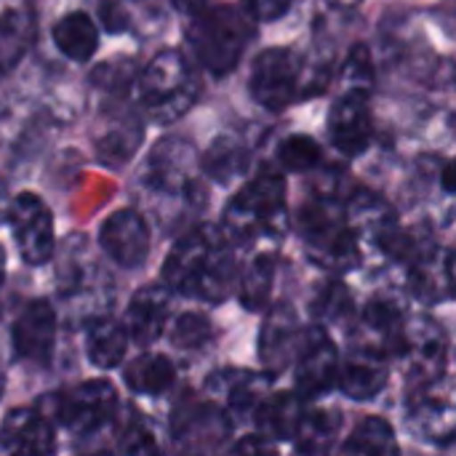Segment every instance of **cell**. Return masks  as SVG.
<instances>
[{
    "mask_svg": "<svg viewBox=\"0 0 456 456\" xmlns=\"http://www.w3.org/2000/svg\"><path fill=\"white\" fill-rule=\"evenodd\" d=\"M238 246L214 224L182 235L163 262V286L198 302H224L238 286Z\"/></svg>",
    "mask_w": 456,
    "mask_h": 456,
    "instance_id": "obj_1",
    "label": "cell"
},
{
    "mask_svg": "<svg viewBox=\"0 0 456 456\" xmlns=\"http://www.w3.org/2000/svg\"><path fill=\"white\" fill-rule=\"evenodd\" d=\"M299 232L305 240V254L313 265L342 275L358 270L363 262L361 240L347 224L342 179L323 176L310 200L299 211Z\"/></svg>",
    "mask_w": 456,
    "mask_h": 456,
    "instance_id": "obj_2",
    "label": "cell"
},
{
    "mask_svg": "<svg viewBox=\"0 0 456 456\" xmlns=\"http://www.w3.org/2000/svg\"><path fill=\"white\" fill-rule=\"evenodd\" d=\"M286 227V179L275 166H265L227 203L222 230L235 246H251L259 238H281Z\"/></svg>",
    "mask_w": 456,
    "mask_h": 456,
    "instance_id": "obj_3",
    "label": "cell"
},
{
    "mask_svg": "<svg viewBox=\"0 0 456 456\" xmlns=\"http://www.w3.org/2000/svg\"><path fill=\"white\" fill-rule=\"evenodd\" d=\"M254 27L256 21L243 8L230 3H208L206 8L192 13L187 27V43L192 56L208 75L224 77L240 64L246 48L256 35Z\"/></svg>",
    "mask_w": 456,
    "mask_h": 456,
    "instance_id": "obj_4",
    "label": "cell"
},
{
    "mask_svg": "<svg viewBox=\"0 0 456 456\" xmlns=\"http://www.w3.org/2000/svg\"><path fill=\"white\" fill-rule=\"evenodd\" d=\"M329 80L326 69H315L294 48H265L248 72L251 99L270 110L281 112L305 96H318Z\"/></svg>",
    "mask_w": 456,
    "mask_h": 456,
    "instance_id": "obj_5",
    "label": "cell"
},
{
    "mask_svg": "<svg viewBox=\"0 0 456 456\" xmlns=\"http://www.w3.org/2000/svg\"><path fill=\"white\" fill-rule=\"evenodd\" d=\"M136 94L150 120L158 126H171L195 107L200 96V80L184 53L163 51L139 72Z\"/></svg>",
    "mask_w": 456,
    "mask_h": 456,
    "instance_id": "obj_6",
    "label": "cell"
},
{
    "mask_svg": "<svg viewBox=\"0 0 456 456\" xmlns=\"http://www.w3.org/2000/svg\"><path fill=\"white\" fill-rule=\"evenodd\" d=\"M142 184L155 200L179 206H198V200L203 203L200 160L192 142L179 136L160 139L142 168Z\"/></svg>",
    "mask_w": 456,
    "mask_h": 456,
    "instance_id": "obj_7",
    "label": "cell"
},
{
    "mask_svg": "<svg viewBox=\"0 0 456 456\" xmlns=\"http://www.w3.org/2000/svg\"><path fill=\"white\" fill-rule=\"evenodd\" d=\"M393 355L401 358L406 377L417 387H430L444 379L449 363V337L444 326L428 315L403 318L395 339Z\"/></svg>",
    "mask_w": 456,
    "mask_h": 456,
    "instance_id": "obj_8",
    "label": "cell"
},
{
    "mask_svg": "<svg viewBox=\"0 0 456 456\" xmlns=\"http://www.w3.org/2000/svg\"><path fill=\"white\" fill-rule=\"evenodd\" d=\"M118 390L107 379H88L64 390L53 403L56 422L77 438L96 436L115 422L118 414Z\"/></svg>",
    "mask_w": 456,
    "mask_h": 456,
    "instance_id": "obj_9",
    "label": "cell"
},
{
    "mask_svg": "<svg viewBox=\"0 0 456 456\" xmlns=\"http://www.w3.org/2000/svg\"><path fill=\"white\" fill-rule=\"evenodd\" d=\"M294 393L302 401H318L337 387L339 377V350L329 337L326 326H313L302 331V342L294 355Z\"/></svg>",
    "mask_w": 456,
    "mask_h": 456,
    "instance_id": "obj_10",
    "label": "cell"
},
{
    "mask_svg": "<svg viewBox=\"0 0 456 456\" xmlns=\"http://www.w3.org/2000/svg\"><path fill=\"white\" fill-rule=\"evenodd\" d=\"M8 227L16 243V251L24 265L43 267L56 248L53 240V214L35 192H21L8 206Z\"/></svg>",
    "mask_w": 456,
    "mask_h": 456,
    "instance_id": "obj_11",
    "label": "cell"
},
{
    "mask_svg": "<svg viewBox=\"0 0 456 456\" xmlns=\"http://www.w3.org/2000/svg\"><path fill=\"white\" fill-rule=\"evenodd\" d=\"M390 382V350L377 342L355 337L350 353L339 358L337 387L358 403L374 401L385 393Z\"/></svg>",
    "mask_w": 456,
    "mask_h": 456,
    "instance_id": "obj_12",
    "label": "cell"
},
{
    "mask_svg": "<svg viewBox=\"0 0 456 456\" xmlns=\"http://www.w3.org/2000/svg\"><path fill=\"white\" fill-rule=\"evenodd\" d=\"M371 94L345 88L331 104L326 128L334 150L345 158H358L371 147L374 139V118H371Z\"/></svg>",
    "mask_w": 456,
    "mask_h": 456,
    "instance_id": "obj_13",
    "label": "cell"
},
{
    "mask_svg": "<svg viewBox=\"0 0 456 456\" xmlns=\"http://www.w3.org/2000/svg\"><path fill=\"white\" fill-rule=\"evenodd\" d=\"M99 246L118 267L139 270L147 262L150 246H152L150 224L144 222V216L139 211L120 208L112 216H107V222L102 224Z\"/></svg>",
    "mask_w": 456,
    "mask_h": 456,
    "instance_id": "obj_14",
    "label": "cell"
},
{
    "mask_svg": "<svg viewBox=\"0 0 456 456\" xmlns=\"http://www.w3.org/2000/svg\"><path fill=\"white\" fill-rule=\"evenodd\" d=\"M302 331L299 315L289 302H278L267 310L259 331V361L270 377H278L294 363Z\"/></svg>",
    "mask_w": 456,
    "mask_h": 456,
    "instance_id": "obj_15",
    "label": "cell"
},
{
    "mask_svg": "<svg viewBox=\"0 0 456 456\" xmlns=\"http://www.w3.org/2000/svg\"><path fill=\"white\" fill-rule=\"evenodd\" d=\"M11 345L16 358L45 366L56 345V310L48 299H32L24 305L11 326Z\"/></svg>",
    "mask_w": 456,
    "mask_h": 456,
    "instance_id": "obj_16",
    "label": "cell"
},
{
    "mask_svg": "<svg viewBox=\"0 0 456 456\" xmlns=\"http://www.w3.org/2000/svg\"><path fill=\"white\" fill-rule=\"evenodd\" d=\"M232 430V422L216 403H187L176 406L171 419L174 441L184 449H216L222 446L224 436Z\"/></svg>",
    "mask_w": 456,
    "mask_h": 456,
    "instance_id": "obj_17",
    "label": "cell"
},
{
    "mask_svg": "<svg viewBox=\"0 0 456 456\" xmlns=\"http://www.w3.org/2000/svg\"><path fill=\"white\" fill-rule=\"evenodd\" d=\"M171 315V291L160 283H150L144 289H139L128 307H126V334L134 345L139 347H152L168 323Z\"/></svg>",
    "mask_w": 456,
    "mask_h": 456,
    "instance_id": "obj_18",
    "label": "cell"
},
{
    "mask_svg": "<svg viewBox=\"0 0 456 456\" xmlns=\"http://www.w3.org/2000/svg\"><path fill=\"white\" fill-rule=\"evenodd\" d=\"M345 216H347V224L353 227V232L358 235V240L361 243L369 240L379 251H385V246L401 227L393 206L371 190H355L345 200Z\"/></svg>",
    "mask_w": 456,
    "mask_h": 456,
    "instance_id": "obj_19",
    "label": "cell"
},
{
    "mask_svg": "<svg viewBox=\"0 0 456 456\" xmlns=\"http://www.w3.org/2000/svg\"><path fill=\"white\" fill-rule=\"evenodd\" d=\"M409 267V291L425 305H441L454 297V251L430 246Z\"/></svg>",
    "mask_w": 456,
    "mask_h": 456,
    "instance_id": "obj_20",
    "label": "cell"
},
{
    "mask_svg": "<svg viewBox=\"0 0 456 456\" xmlns=\"http://www.w3.org/2000/svg\"><path fill=\"white\" fill-rule=\"evenodd\" d=\"M0 449L11 454L43 456L56 449V433L48 417L35 409H13L0 428Z\"/></svg>",
    "mask_w": 456,
    "mask_h": 456,
    "instance_id": "obj_21",
    "label": "cell"
},
{
    "mask_svg": "<svg viewBox=\"0 0 456 456\" xmlns=\"http://www.w3.org/2000/svg\"><path fill=\"white\" fill-rule=\"evenodd\" d=\"M270 379L273 377H265V374H248V371L227 369L224 374L211 377L208 390L211 393H224L222 411L235 425L238 419H246V417L251 419L259 401L270 393Z\"/></svg>",
    "mask_w": 456,
    "mask_h": 456,
    "instance_id": "obj_22",
    "label": "cell"
},
{
    "mask_svg": "<svg viewBox=\"0 0 456 456\" xmlns=\"http://www.w3.org/2000/svg\"><path fill=\"white\" fill-rule=\"evenodd\" d=\"M409 430L433 446H452L456 433L454 406L446 395L438 393H419L414 406L409 409L406 417Z\"/></svg>",
    "mask_w": 456,
    "mask_h": 456,
    "instance_id": "obj_23",
    "label": "cell"
},
{
    "mask_svg": "<svg viewBox=\"0 0 456 456\" xmlns=\"http://www.w3.org/2000/svg\"><path fill=\"white\" fill-rule=\"evenodd\" d=\"M302 414H305V401L297 393H267L254 409L251 422L256 433L270 444H286L294 438Z\"/></svg>",
    "mask_w": 456,
    "mask_h": 456,
    "instance_id": "obj_24",
    "label": "cell"
},
{
    "mask_svg": "<svg viewBox=\"0 0 456 456\" xmlns=\"http://www.w3.org/2000/svg\"><path fill=\"white\" fill-rule=\"evenodd\" d=\"M200 160V171L222 187H230L232 182L243 179L251 163V150L248 144L235 136V134H219L214 136V142L206 147L203 155H198Z\"/></svg>",
    "mask_w": 456,
    "mask_h": 456,
    "instance_id": "obj_25",
    "label": "cell"
},
{
    "mask_svg": "<svg viewBox=\"0 0 456 456\" xmlns=\"http://www.w3.org/2000/svg\"><path fill=\"white\" fill-rule=\"evenodd\" d=\"M128 345H131V339L126 334V326L110 315L94 318L86 331V358L91 366L104 369V371L123 363Z\"/></svg>",
    "mask_w": 456,
    "mask_h": 456,
    "instance_id": "obj_26",
    "label": "cell"
},
{
    "mask_svg": "<svg viewBox=\"0 0 456 456\" xmlns=\"http://www.w3.org/2000/svg\"><path fill=\"white\" fill-rule=\"evenodd\" d=\"M342 433L339 409H305L294 433V452L299 454H329Z\"/></svg>",
    "mask_w": 456,
    "mask_h": 456,
    "instance_id": "obj_27",
    "label": "cell"
},
{
    "mask_svg": "<svg viewBox=\"0 0 456 456\" xmlns=\"http://www.w3.org/2000/svg\"><path fill=\"white\" fill-rule=\"evenodd\" d=\"M53 45L61 51V56L72 61H88L94 59L99 48V24L86 11L64 13L53 24Z\"/></svg>",
    "mask_w": 456,
    "mask_h": 456,
    "instance_id": "obj_28",
    "label": "cell"
},
{
    "mask_svg": "<svg viewBox=\"0 0 456 456\" xmlns=\"http://www.w3.org/2000/svg\"><path fill=\"white\" fill-rule=\"evenodd\" d=\"M123 382L134 395H147L158 398L168 393L176 382V369L171 358L158 355V353H144L136 361H131L123 371Z\"/></svg>",
    "mask_w": 456,
    "mask_h": 456,
    "instance_id": "obj_29",
    "label": "cell"
},
{
    "mask_svg": "<svg viewBox=\"0 0 456 456\" xmlns=\"http://www.w3.org/2000/svg\"><path fill=\"white\" fill-rule=\"evenodd\" d=\"M278 275V254L275 251H259L238 275V299L248 313H259L270 305L273 286Z\"/></svg>",
    "mask_w": 456,
    "mask_h": 456,
    "instance_id": "obj_30",
    "label": "cell"
},
{
    "mask_svg": "<svg viewBox=\"0 0 456 456\" xmlns=\"http://www.w3.org/2000/svg\"><path fill=\"white\" fill-rule=\"evenodd\" d=\"M142 120L139 115H123L118 118L102 136H96V152L102 158V163L107 166H123L128 163V158L136 152V147L142 144Z\"/></svg>",
    "mask_w": 456,
    "mask_h": 456,
    "instance_id": "obj_31",
    "label": "cell"
},
{
    "mask_svg": "<svg viewBox=\"0 0 456 456\" xmlns=\"http://www.w3.org/2000/svg\"><path fill=\"white\" fill-rule=\"evenodd\" d=\"M345 454H366V456H393L401 452L395 430L382 417H366L358 422V428L350 433V438L342 444Z\"/></svg>",
    "mask_w": 456,
    "mask_h": 456,
    "instance_id": "obj_32",
    "label": "cell"
},
{
    "mask_svg": "<svg viewBox=\"0 0 456 456\" xmlns=\"http://www.w3.org/2000/svg\"><path fill=\"white\" fill-rule=\"evenodd\" d=\"M35 35L32 13L24 8H11L0 13V72H8L29 48Z\"/></svg>",
    "mask_w": 456,
    "mask_h": 456,
    "instance_id": "obj_33",
    "label": "cell"
},
{
    "mask_svg": "<svg viewBox=\"0 0 456 456\" xmlns=\"http://www.w3.org/2000/svg\"><path fill=\"white\" fill-rule=\"evenodd\" d=\"M310 310L321 326H345L353 321V291L337 278L323 281L313 294Z\"/></svg>",
    "mask_w": 456,
    "mask_h": 456,
    "instance_id": "obj_34",
    "label": "cell"
},
{
    "mask_svg": "<svg viewBox=\"0 0 456 456\" xmlns=\"http://www.w3.org/2000/svg\"><path fill=\"white\" fill-rule=\"evenodd\" d=\"M278 163L289 174H310L323 163V147L307 134H291L278 144Z\"/></svg>",
    "mask_w": 456,
    "mask_h": 456,
    "instance_id": "obj_35",
    "label": "cell"
},
{
    "mask_svg": "<svg viewBox=\"0 0 456 456\" xmlns=\"http://www.w3.org/2000/svg\"><path fill=\"white\" fill-rule=\"evenodd\" d=\"M211 321L200 313H182L171 329V345L187 353H198L211 342Z\"/></svg>",
    "mask_w": 456,
    "mask_h": 456,
    "instance_id": "obj_36",
    "label": "cell"
},
{
    "mask_svg": "<svg viewBox=\"0 0 456 456\" xmlns=\"http://www.w3.org/2000/svg\"><path fill=\"white\" fill-rule=\"evenodd\" d=\"M342 83H345V88L371 94V88H374V61H371V51L363 43H358L350 51V56L345 61V69H342Z\"/></svg>",
    "mask_w": 456,
    "mask_h": 456,
    "instance_id": "obj_37",
    "label": "cell"
},
{
    "mask_svg": "<svg viewBox=\"0 0 456 456\" xmlns=\"http://www.w3.org/2000/svg\"><path fill=\"white\" fill-rule=\"evenodd\" d=\"M118 449L126 452V454H155V452H158V444H155L152 430L136 417V419H131V422L126 425Z\"/></svg>",
    "mask_w": 456,
    "mask_h": 456,
    "instance_id": "obj_38",
    "label": "cell"
},
{
    "mask_svg": "<svg viewBox=\"0 0 456 456\" xmlns=\"http://www.w3.org/2000/svg\"><path fill=\"white\" fill-rule=\"evenodd\" d=\"M294 0H240V8L254 21H278L289 13Z\"/></svg>",
    "mask_w": 456,
    "mask_h": 456,
    "instance_id": "obj_39",
    "label": "cell"
},
{
    "mask_svg": "<svg viewBox=\"0 0 456 456\" xmlns=\"http://www.w3.org/2000/svg\"><path fill=\"white\" fill-rule=\"evenodd\" d=\"M278 446L275 444H270L267 438H262L259 433H254V436H246L243 441H238L235 446H232V452L235 454H273Z\"/></svg>",
    "mask_w": 456,
    "mask_h": 456,
    "instance_id": "obj_40",
    "label": "cell"
},
{
    "mask_svg": "<svg viewBox=\"0 0 456 456\" xmlns=\"http://www.w3.org/2000/svg\"><path fill=\"white\" fill-rule=\"evenodd\" d=\"M102 21L107 24V29L110 32H123L126 27H128V16H126V11L118 5V3H104L102 5Z\"/></svg>",
    "mask_w": 456,
    "mask_h": 456,
    "instance_id": "obj_41",
    "label": "cell"
},
{
    "mask_svg": "<svg viewBox=\"0 0 456 456\" xmlns=\"http://www.w3.org/2000/svg\"><path fill=\"white\" fill-rule=\"evenodd\" d=\"M211 0H171V5L176 8V11H182V13H187V16H192V13H198L200 8H206Z\"/></svg>",
    "mask_w": 456,
    "mask_h": 456,
    "instance_id": "obj_42",
    "label": "cell"
},
{
    "mask_svg": "<svg viewBox=\"0 0 456 456\" xmlns=\"http://www.w3.org/2000/svg\"><path fill=\"white\" fill-rule=\"evenodd\" d=\"M3 278H5V248L0 246V283H3Z\"/></svg>",
    "mask_w": 456,
    "mask_h": 456,
    "instance_id": "obj_43",
    "label": "cell"
},
{
    "mask_svg": "<svg viewBox=\"0 0 456 456\" xmlns=\"http://www.w3.org/2000/svg\"><path fill=\"white\" fill-rule=\"evenodd\" d=\"M331 3H339V5H353V3H358V0H331Z\"/></svg>",
    "mask_w": 456,
    "mask_h": 456,
    "instance_id": "obj_44",
    "label": "cell"
},
{
    "mask_svg": "<svg viewBox=\"0 0 456 456\" xmlns=\"http://www.w3.org/2000/svg\"><path fill=\"white\" fill-rule=\"evenodd\" d=\"M3 390H5V377L0 374V395H3Z\"/></svg>",
    "mask_w": 456,
    "mask_h": 456,
    "instance_id": "obj_45",
    "label": "cell"
}]
</instances>
